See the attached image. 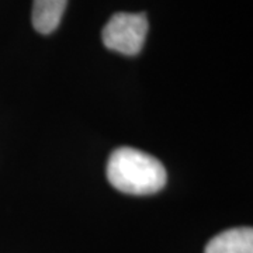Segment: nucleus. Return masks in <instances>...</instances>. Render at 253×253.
Masks as SVG:
<instances>
[{
    "instance_id": "1",
    "label": "nucleus",
    "mask_w": 253,
    "mask_h": 253,
    "mask_svg": "<svg viewBox=\"0 0 253 253\" xmlns=\"http://www.w3.org/2000/svg\"><path fill=\"white\" fill-rule=\"evenodd\" d=\"M107 179L116 189L132 196L158 193L166 184V169L155 156L134 148L116 149L107 163Z\"/></svg>"
},
{
    "instance_id": "2",
    "label": "nucleus",
    "mask_w": 253,
    "mask_h": 253,
    "mask_svg": "<svg viewBox=\"0 0 253 253\" xmlns=\"http://www.w3.org/2000/svg\"><path fill=\"white\" fill-rule=\"evenodd\" d=\"M148 34V18L144 13H116L103 28L104 45L123 55L141 52Z\"/></svg>"
},
{
    "instance_id": "3",
    "label": "nucleus",
    "mask_w": 253,
    "mask_h": 253,
    "mask_svg": "<svg viewBox=\"0 0 253 253\" xmlns=\"http://www.w3.org/2000/svg\"><path fill=\"white\" fill-rule=\"evenodd\" d=\"M204 253H253V229L232 228L214 236Z\"/></svg>"
},
{
    "instance_id": "4",
    "label": "nucleus",
    "mask_w": 253,
    "mask_h": 253,
    "mask_svg": "<svg viewBox=\"0 0 253 253\" xmlns=\"http://www.w3.org/2000/svg\"><path fill=\"white\" fill-rule=\"evenodd\" d=\"M68 0H34L33 3V26L41 34L55 31L66 7Z\"/></svg>"
}]
</instances>
